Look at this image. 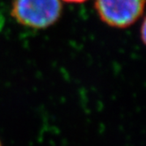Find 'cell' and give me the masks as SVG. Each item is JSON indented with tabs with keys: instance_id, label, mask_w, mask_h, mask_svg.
Instances as JSON below:
<instances>
[{
	"instance_id": "cell-1",
	"label": "cell",
	"mask_w": 146,
	"mask_h": 146,
	"mask_svg": "<svg viewBox=\"0 0 146 146\" xmlns=\"http://www.w3.org/2000/svg\"><path fill=\"white\" fill-rule=\"evenodd\" d=\"M62 14L60 0H13L11 16L15 21L31 29H47Z\"/></svg>"
},
{
	"instance_id": "cell-2",
	"label": "cell",
	"mask_w": 146,
	"mask_h": 146,
	"mask_svg": "<svg viewBox=\"0 0 146 146\" xmlns=\"http://www.w3.org/2000/svg\"><path fill=\"white\" fill-rule=\"evenodd\" d=\"M93 6L104 24L113 28L125 29L143 16L145 0H95Z\"/></svg>"
},
{
	"instance_id": "cell-3",
	"label": "cell",
	"mask_w": 146,
	"mask_h": 146,
	"mask_svg": "<svg viewBox=\"0 0 146 146\" xmlns=\"http://www.w3.org/2000/svg\"><path fill=\"white\" fill-rule=\"evenodd\" d=\"M60 1L62 3H68V4H83L86 2L87 0H60Z\"/></svg>"
},
{
	"instance_id": "cell-4",
	"label": "cell",
	"mask_w": 146,
	"mask_h": 146,
	"mask_svg": "<svg viewBox=\"0 0 146 146\" xmlns=\"http://www.w3.org/2000/svg\"><path fill=\"white\" fill-rule=\"evenodd\" d=\"M141 38L143 40V42L145 41V23H144V20L143 21V24H142V27H141Z\"/></svg>"
},
{
	"instance_id": "cell-5",
	"label": "cell",
	"mask_w": 146,
	"mask_h": 146,
	"mask_svg": "<svg viewBox=\"0 0 146 146\" xmlns=\"http://www.w3.org/2000/svg\"><path fill=\"white\" fill-rule=\"evenodd\" d=\"M0 146H2V144H1V142H0Z\"/></svg>"
}]
</instances>
